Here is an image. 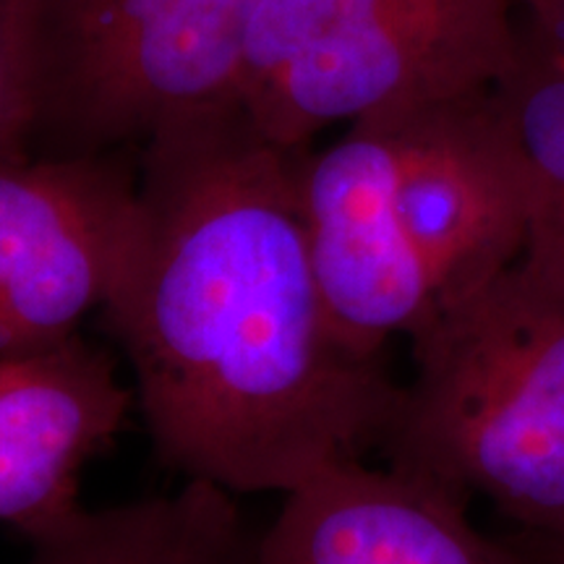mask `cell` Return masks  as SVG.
Returning <instances> with one entry per match:
<instances>
[{
	"mask_svg": "<svg viewBox=\"0 0 564 564\" xmlns=\"http://www.w3.org/2000/svg\"><path fill=\"white\" fill-rule=\"evenodd\" d=\"M514 0H264L238 105L274 144L333 123L497 89L523 51Z\"/></svg>",
	"mask_w": 564,
	"mask_h": 564,
	"instance_id": "4",
	"label": "cell"
},
{
	"mask_svg": "<svg viewBox=\"0 0 564 564\" xmlns=\"http://www.w3.org/2000/svg\"><path fill=\"white\" fill-rule=\"evenodd\" d=\"M303 207L329 312L384 356L523 257L533 188L497 95L405 105L303 154Z\"/></svg>",
	"mask_w": 564,
	"mask_h": 564,
	"instance_id": "2",
	"label": "cell"
},
{
	"mask_svg": "<svg viewBox=\"0 0 564 564\" xmlns=\"http://www.w3.org/2000/svg\"><path fill=\"white\" fill-rule=\"evenodd\" d=\"M525 9V37L564 63V0H518Z\"/></svg>",
	"mask_w": 564,
	"mask_h": 564,
	"instance_id": "12",
	"label": "cell"
},
{
	"mask_svg": "<svg viewBox=\"0 0 564 564\" xmlns=\"http://www.w3.org/2000/svg\"><path fill=\"white\" fill-rule=\"evenodd\" d=\"M494 95L531 173L533 212L523 253L564 278V63L523 32L520 58Z\"/></svg>",
	"mask_w": 564,
	"mask_h": 564,
	"instance_id": "10",
	"label": "cell"
},
{
	"mask_svg": "<svg viewBox=\"0 0 564 564\" xmlns=\"http://www.w3.org/2000/svg\"><path fill=\"white\" fill-rule=\"evenodd\" d=\"M37 144V95L24 47L19 0H0V162L24 160Z\"/></svg>",
	"mask_w": 564,
	"mask_h": 564,
	"instance_id": "11",
	"label": "cell"
},
{
	"mask_svg": "<svg viewBox=\"0 0 564 564\" xmlns=\"http://www.w3.org/2000/svg\"><path fill=\"white\" fill-rule=\"evenodd\" d=\"M34 154H102L238 102L264 0H19Z\"/></svg>",
	"mask_w": 564,
	"mask_h": 564,
	"instance_id": "5",
	"label": "cell"
},
{
	"mask_svg": "<svg viewBox=\"0 0 564 564\" xmlns=\"http://www.w3.org/2000/svg\"><path fill=\"white\" fill-rule=\"evenodd\" d=\"M141 215L123 154L0 162V358L34 356L102 312Z\"/></svg>",
	"mask_w": 564,
	"mask_h": 564,
	"instance_id": "6",
	"label": "cell"
},
{
	"mask_svg": "<svg viewBox=\"0 0 564 564\" xmlns=\"http://www.w3.org/2000/svg\"><path fill=\"white\" fill-rule=\"evenodd\" d=\"M282 497L249 564H525L470 523L465 494L398 463L329 465Z\"/></svg>",
	"mask_w": 564,
	"mask_h": 564,
	"instance_id": "7",
	"label": "cell"
},
{
	"mask_svg": "<svg viewBox=\"0 0 564 564\" xmlns=\"http://www.w3.org/2000/svg\"><path fill=\"white\" fill-rule=\"evenodd\" d=\"M232 497L186 481L167 497L79 507L30 539L26 564H249L257 533Z\"/></svg>",
	"mask_w": 564,
	"mask_h": 564,
	"instance_id": "9",
	"label": "cell"
},
{
	"mask_svg": "<svg viewBox=\"0 0 564 564\" xmlns=\"http://www.w3.org/2000/svg\"><path fill=\"white\" fill-rule=\"evenodd\" d=\"M525 564H564V539H541V535H523V544L514 546Z\"/></svg>",
	"mask_w": 564,
	"mask_h": 564,
	"instance_id": "13",
	"label": "cell"
},
{
	"mask_svg": "<svg viewBox=\"0 0 564 564\" xmlns=\"http://www.w3.org/2000/svg\"><path fill=\"white\" fill-rule=\"evenodd\" d=\"M133 390L110 356L76 335L0 358V523L34 535L79 510L87 463L121 432Z\"/></svg>",
	"mask_w": 564,
	"mask_h": 564,
	"instance_id": "8",
	"label": "cell"
},
{
	"mask_svg": "<svg viewBox=\"0 0 564 564\" xmlns=\"http://www.w3.org/2000/svg\"><path fill=\"white\" fill-rule=\"evenodd\" d=\"M384 455L564 539V278L520 257L411 337Z\"/></svg>",
	"mask_w": 564,
	"mask_h": 564,
	"instance_id": "3",
	"label": "cell"
},
{
	"mask_svg": "<svg viewBox=\"0 0 564 564\" xmlns=\"http://www.w3.org/2000/svg\"><path fill=\"white\" fill-rule=\"evenodd\" d=\"M303 150L238 102L141 144V215L102 306L162 463L230 494L291 491L390 442L403 384L345 340L316 272Z\"/></svg>",
	"mask_w": 564,
	"mask_h": 564,
	"instance_id": "1",
	"label": "cell"
}]
</instances>
